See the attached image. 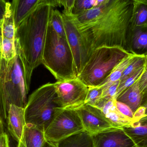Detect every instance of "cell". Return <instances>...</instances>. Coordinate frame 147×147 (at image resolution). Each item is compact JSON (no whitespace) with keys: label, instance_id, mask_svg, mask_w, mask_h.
Returning <instances> with one entry per match:
<instances>
[{"label":"cell","instance_id":"cell-35","mask_svg":"<svg viewBox=\"0 0 147 147\" xmlns=\"http://www.w3.org/2000/svg\"><path fill=\"white\" fill-rule=\"evenodd\" d=\"M8 1L0 0V22H2L6 13Z\"/></svg>","mask_w":147,"mask_h":147},{"label":"cell","instance_id":"cell-23","mask_svg":"<svg viewBox=\"0 0 147 147\" xmlns=\"http://www.w3.org/2000/svg\"><path fill=\"white\" fill-rule=\"evenodd\" d=\"M49 22L53 29L59 35L63 38L66 39L62 13H60L57 9L52 8L51 10Z\"/></svg>","mask_w":147,"mask_h":147},{"label":"cell","instance_id":"cell-25","mask_svg":"<svg viewBox=\"0 0 147 147\" xmlns=\"http://www.w3.org/2000/svg\"><path fill=\"white\" fill-rule=\"evenodd\" d=\"M146 64V57L136 56L123 71L120 82L133 75Z\"/></svg>","mask_w":147,"mask_h":147},{"label":"cell","instance_id":"cell-6","mask_svg":"<svg viewBox=\"0 0 147 147\" xmlns=\"http://www.w3.org/2000/svg\"><path fill=\"white\" fill-rule=\"evenodd\" d=\"M63 109L58 102L54 83H47L29 96L25 108L26 123L34 124L45 132Z\"/></svg>","mask_w":147,"mask_h":147},{"label":"cell","instance_id":"cell-37","mask_svg":"<svg viewBox=\"0 0 147 147\" xmlns=\"http://www.w3.org/2000/svg\"><path fill=\"white\" fill-rule=\"evenodd\" d=\"M141 106L146 108V115H147V91L142 94V100Z\"/></svg>","mask_w":147,"mask_h":147},{"label":"cell","instance_id":"cell-40","mask_svg":"<svg viewBox=\"0 0 147 147\" xmlns=\"http://www.w3.org/2000/svg\"><path fill=\"white\" fill-rule=\"evenodd\" d=\"M1 25L2 22H0V52H1V43L2 38Z\"/></svg>","mask_w":147,"mask_h":147},{"label":"cell","instance_id":"cell-28","mask_svg":"<svg viewBox=\"0 0 147 147\" xmlns=\"http://www.w3.org/2000/svg\"><path fill=\"white\" fill-rule=\"evenodd\" d=\"M97 6L98 0H75L73 14H77Z\"/></svg>","mask_w":147,"mask_h":147},{"label":"cell","instance_id":"cell-20","mask_svg":"<svg viewBox=\"0 0 147 147\" xmlns=\"http://www.w3.org/2000/svg\"><path fill=\"white\" fill-rule=\"evenodd\" d=\"M130 26H147V0H134Z\"/></svg>","mask_w":147,"mask_h":147},{"label":"cell","instance_id":"cell-41","mask_svg":"<svg viewBox=\"0 0 147 147\" xmlns=\"http://www.w3.org/2000/svg\"><path fill=\"white\" fill-rule=\"evenodd\" d=\"M145 70L147 71V56H146V64H145Z\"/></svg>","mask_w":147,"mask_h":147},{"label":"cell","instance_id":"cell-18","mask_svg":"<svg viewBox=\"0 0 147 147\" xmlns=\"http://www.w3.org/2000/svg\"><path fill=\"white\" fill-rule=\"evenodd\" d=\"M116 100L127 104L134 113L140 107L142 100V95L139 88L138 80L122 92Z\"/></svg>","mask_w":147,"mask_h":147},{"label":"cell","instance_id":"cell-24","mask_svg":"<svg viewBox=\"0 0 147 147\" xmlns=\"http://www.w3.org/2000/svg\"><path fill=\"white\" fill-rule=\"evenodd\" d=\"M0 54L3 58L7 61L14 58L17 55L15 40L2 37Z\"/></svg>","mask_w":147,"mask_h":147},{"label":"cell","instance_id":"cell-21","mask_svg":"<svg viewBox=\"0 0 147 147\" xmlns=\"http://www.w3.org/2000/svg\"><path fill=\"white\" fill-rule=\"evenodd\" d=\"M136 56V55L134 54H130L124 58L114 68L109 76L99 86L102 89H105L115 82L120 81L124 70Z\"/></svg>","mask_w":147,"mask_h":147},{"label":"cell","instance_id":"cell-16","mask_svg":"<svg viewBox=\"0 0 147 147\" xmlns=\"http://www.w3.org/2000/svg\"><path fill=\"white\" fill-rule=\"evenodd\" d=\"M115 100V99L106 100L99 109L107 119L117 127L124 128L129 127L132 121L117 110L116 107Z\"/></svg>","mask_w":147,"mask_h":147},{"label":"cell","instance_id":"cell-15","mask_svg":"<svg viewBox=\"0 0 147 147\" xmlns=\"http://www.w3.org/2000/svg\"><path fill=\"white\" fill-rule=\"evenodd\" d=\"M123 129L137 147H147V115Z\"/></svg>","mask_w":147,"mask_h":147},{"label":"cell","instance_id":"cell-27","mask_svg":"<svg viewBox=\"0 0 147 147\" xmlns=\"http://www.w3.org/2000/svg\"><path fill=\"white\" fill-rule=\"evenodd\" d=\"M103 89L100 86L89 87L85 104L96 107L102 98Z\"/></svg>","mask_w":147,"mask_h":147},{"label":"cell","instance_id":"cell-30","mask_svg":"<svg viewBox=\"0 0 147 147\" xmlns=\"http://www.w3.org/2000/svg\"><path fill=\"white\" fill-rule=\"evenodd\" d=\"M115 105L117 110L126 118L133 122L134 120V112L127 104L115 100Z\"/></svg>","mask_w":147,"mask_h":147},{"label":"cell","instance_id":"cell-19","mask_svg":"<svg viewBox=\"0 0 147 147\" xmlns=\"http://www.w3.org/2000/svg\"><path fill=\"white\" fill-rule=\"evenodd\" d=\"M56 144L57 147H93L92 135L86 131L72 135Z\"/></svg>","mask_w":147,"mask_h":147},{"label":"cell","instance_id":"cell-39","mask_svg":"<svg viewBox=\"0 0 147 147\" xmlns=\"http://www.w3.org/2000/svg\"><path fill=\"white\" fill-rule=\"evenodd\" d=\"M4 133L5 132H4V127H3V123L0 117V135H1Z\"/></svg>","mask_w":147,"mask_h":147},{"label":"cell","instance_id":"cell-12","mask_svg":"<svg viewBox=\"0 0 147 147\" xmlns=\"http://www.w3.org/2000/svg\"><path fill=\"white\" fill-rule=\"evenodd\" d=\"M126 51L136 56H147V26L129 25L126 34Z\"/></svg>","mask_w":147,"mask_h":147},{"label":"cell","instance_id":"cell-9","mask_svg":"<svg viewBox=\"0 0 147 147\" xmlns=\"http://www.w3.org/2000/svg\"><path fill=\"white\" fill-rule=\"evenodd\" d=\"M62 15L66 39L73 54L78 76L88 61L90 54L78 28L74 15L63 13Z\"/></svg>","mask_w":147,"mask_h":147},{"label":"cell","instance_id":"cell-10","mask_svg":"<svg viewBox=\"0 0 147 147\" xmlns=\"http://www.w3.org/2000/svg\"><path fill=\"white\" fill-rule=\"evenodd\" d=\"M77 110L84 129L91 135L117 128L107 119L102 111L98 108L85 104Z\"/></svg>","mask_w":147,"mask_h":147},{"label":"cell","instance_id":"cell-26","mask_svg":"<svg viewBox=\"0 0 147 147\" xmlns=\"http://www.w3.org/2000/svg\"><path fill=\"white\" fill-rule=\"evenodd\" d=\"M145 65L138 70L136 72L130 77L120 82L119 87L117 89V92L116 95L115 99H116L118 96L123 92L125 90L132 86L135 83H136L140 77L142 73L145 71Z\"/></svg>","mask_w":147,"mask_h":147},{"label":"cell","instance_id":"cell-38","mask_svg":"<svg viewBox=\"0 0 147 147\" xmlns=\"http://www.w3.org/2000/svg\"><path fill=\"white\" fill-rule=\"evenodd\" d=\"M44 147H57V145L55 143L47 141Z\"/></svg>","mask_w":147,"mask_h":147},{"label":"cell","instance_id":"cell-7","mask_svg":"<svg viewBox=\"0 0 147 147\" xmlns=\"http://www.w3.org/2000/svg\"><path fill=\"white\" fill-rule=\"evenodd\" d=\"M85 131L77 110L63 109L50 123L45 134L47 141L57 143L72 135Z\"/></svg>","mask_w":147,"mask_h":147},{"label":"cell","instance_id":"cell-29","mask_svg":"<svg viewBox=\"0 0 147 147\" xmlns=\"http://www.w3.org/2000/svg\"><path fill=\"white\" fill-rule=\"evenodd\" d=\"M120 83V81H117L109 87L103 89L102 98L106 100L115 99Z\"/></svg>","mask_w":147,"mask_h":147},{"label":"cell","instance_id":"cell-11","mask_svg":"<svg viewBox=\"0 0 147 147\" xmlns=\"http://www.w3.org/2000/svg\"><path fill=\"white\" fill-rule=\"evenodd\" d=\"M93 147H137L123 128H113L92 135Z\"/></svg>","mask_w":147,"mask_h":147},{"label":"cell","instance_id":"cell-31","mask_svg":"<svg viewBox=\"0 0 147 147\" xmlns=\"http://www.w3.org/2000/svg\"><path fill=\"white\" fill-rule=\"evenodd\" d=\"M75 1V0L61 1V5L64 7V10L63 13L67 14H73Z\"/></svg>","mask_w":147,"mask_h":147},{"label":"cell","instance_id":"cell-3","mask_svg":"<svg viewBox=\"0 0 147 147\" xmlns=\"http://www.w3.org/2000/svg\"><path fill=\"white\" fill-rule=\"evenodd\" d=\"M29 91L18 54L9 61L0 54V117L3 123L7 122L9 105L26 108Z\"/></svg>","mask_w":147,"mask_h":147},{"label":"cell","instance_id":"cell-22","mask_svg":"<svg viewBox=\"0 0 147 147\" xmlns=\"http://www.w3.org/2000/svg\"><path fill=\"white\" fill-rule=\"evenodd\" d=\"M2 37L11 40L15 39L16 28L11 3L8 1L7 10L2 22Z\"/></svg>","mask_w":147,"mask_h":147},{"label":"cell","instance_id":"cell-4","mask_svg":"<svg viewBox=\"0 0 147 147\" xmlns=\"http://www.w3.org/2000/svg\"><path fill=\"white\" fill-rule=\"evenodd\" d=\"M42 64L57 81L78 77L73 54L67 39L59 35L50 22L43 51Z\"/></svg>","mask_w":147,"mask_h":147},{"label":"cell","instance_id":"cell-34","mask_svg":"<svg viewBox=\"0 0 147 147\" xmlns=\"http://www.w3.org/2000/svg\"><path fill=\"white\" fill-rule=\"evenodd\" d=\"M0 147H9V136L6 133L0 135Z\"/></svg>","mask_w":147,"mask_h":147},{"label":"cell","instance_id":"cell-17","mask_svg":"<svg viewBox=\"0 0 147 147\" xmlns=\"http://www.w3.org/2000/svg\"><path fill=\"white\" fill-rule=\"evenodd\" d=\"M21 141L26 147H44L47 141L45 132L31 123H26Z\"/></svg>","mask_w":147,"mask_h":147},{"label":"cell","instance_id":"cell-36","mask_svg":"<svg viewBox=\"0 0 147 147\" xmlns=\"http://www.w3.org/2000/svg\"><path fill=\"white\" fill-rule=\"evenodd\" d=\"M9 136V147H26L22 141L18 143L13 140L11 136Z\"/></svg>","mask_w":147,"mask_h":147},{"label":"cell","instance_id":"cell-8","mask_svg":"<svg viewBox=\"0 0 147 147\" xmlns=\"http://www.w3.org/2000/svg\"><path fill=\"white\" fill-rule=\"evenodd\" d=\"M59 104L63 109L78 110L85 104L89 87L78 77L54 83Z\"/></svg>","mask_w":147,"mask_h":147},{"label":"cell","instance_id":"cell-2","mask_svg":"<svg viewBox=\"0 0 147 147\" xmlns=\"http://www.w3.org/2000/svg\"><path fill=\"white\" fill-rule=\"evenodd\" d=\"M52 8L46 3V0H40L39 4L16 29L15 41L16 53L21 61L26 83L29 90L33 72L42 64Z\"/></svg>","mask_w":147,"mask_h":147},{"label":"cell","instance_id":"cell-14","mask_svg":"<svg viewBox=\"0 0 147 147\" xmlns=\"http://www.w3.org/2000/svg\"><path fill=\"white\" fill-rule=\"evenodd\" d=\"M40 2V0H14L10 2L16 29Z\"/></svg>","mask_w":147,"mask_h":147},{"label":"cell","instance_id":"cell-33","mask_svg":"<svg viewBox=\"0 0 147 147\" xmlns=\"http://www.w3.org/2000/svg\"><path fill=\"white\" fill-rule=\"evenodd\" d=\"M146 109L145 107L140 106L135 112L134 113V120L132 123L136 122L146 116Z\"/></svg>","mask_w":147,"mask_h":147},{"label":"cell","instance_id":"cell-13","mask_svg":"<svg viewBox=\"0 0 147 147\" xmlns=\"http://www.w3.org/2000/svg\"><path fill=\"white\" fill-rule=\"evenodd\" d=\"M7 123L10 136L18 143L20 142L26 124L25 108L14 104L9 105Z\"/></svg>","mask_w":147,"mask_h":147},{"label":"cell","instance_id":"cell-1","mask_svg":"<svg viewBox=\"0 0 147 147\" xmlns=\"http://www.w3.org/2000/svg\"><path fill=\"white\" fill-rule=\"evenodd\" d=\"M133 1L108 0L102 13L93 21L80 24L75 19L90 55L92 51L102 47H118L126 51V34L130 25Z\"/></svg>","mask_w":147,"mask_h":147},{"label":"cell","instance_id":"cell-32","mask_svg":"<svg viewBox=\"0 0 147 147\" xmlns=\"http://www.w3.org/2000/svg\"><path fill=\"white\" fill-rule=\"evenodd\" d=\"M138 84L142 95L147 91V71L145 70L144 72L138 80Z\"/></svg>","mask_w":147,"mask_h":147},{"label":"cell","instance_id":"cell-5","mask_svg":"<svg viewBox=\"0 0 147 147\" xmlns=\"http://www.w3.org/2000/svg\"><path fill=\"white\" fill-rule=\"evenodd\" d=\"M130 54L118 47L96 48L92 52L78 78L88 87L99 86L114 68Z\"/></svg>","mask_w":147,"mask_h":147}]
</instances>
